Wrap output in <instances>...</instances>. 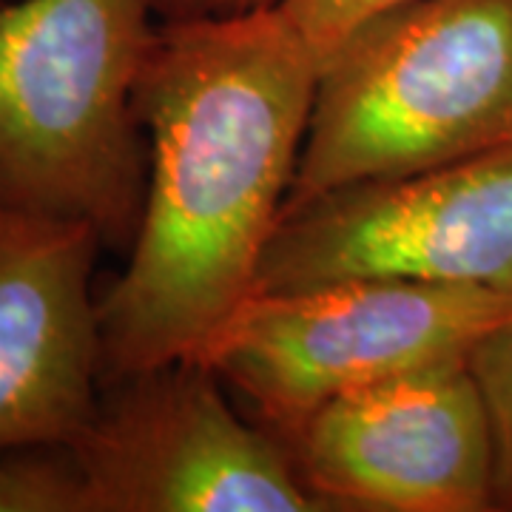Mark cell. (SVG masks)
Segmentation results:
<instances>
[{"instance_id": "cell-1", "label": "cell", "mask_w": 512, "mask_h": 512, "mask_svg": "<svg viewBox=\"0 0 512 512\" xmlns=\"http://www.w3.org/2000/svg\"><path fill=\"white\" fill-rule=\"evenodd\" d=\"M319 60L279 9L160 18L137 114L143 217L97 296L103 379L200 359L259 288L311 123Z\"/></svg>"}, {"instance_id": "cell-2", "label": "cell", "mask_w": 512, "mask_h": 512, "mask_svg": "<svg viewBox=\"0 0 512 512\" xmlns=\"http://www.w3.org/2000/svg\"><path fill=\"white\" fill-rule=\"evenodd\" d=\"M157 35V0L0 6V208L131 251L148 185L137 86Z\"/></svg>"}, {"instance_id": "cell-3", "label": "cell", "mask_w": 512, "mask_h": 512, "mask_svg": "<svg viewBox=\"0 0 512 512\" xmlns=\"http://www.w3.org/2000/svg\"><path fill=\"white\" fill-rule=\"evenodd\" d=\"M507 143L512 0H407L319 60L288 205Z\"/></svg>"}, {"instance_id": "cell-4", "label": "cell", "mask_w": 512, "mask_h": 512, "mask_svg": "<svg viewBox=\"0 0 512 512\" xmlns=\"http://www.w3.org/2000/svg\"><path fill=\"white\" fill-rule=\"evenodd\" d=\"M507 316L512 293L356 276L254 293L200 359L276 436L350 390L467 362Z\"/></svg>"}, {"instance_id": "cell-5", "label": "cell", "mask_w": 512, "mask_h": 512, "mask_svg": "<svg viewBox=\"0 0 512 512\" xmlns=\"http://www.w3.org/2000/svg\"><path fill=\"white\" fill-rule=\"evenodd\" d=\"M89 512H325L285 444L202 359L111 376L72 441Z\"/></svg>"}, {"instance_id": "cell-6", "label": "cell", "mask_w": 512, "mask_h": 512, "mask_svg": "<svg viewBox=\"0 0 512 512\" xmlns=\"http://www.w3.org/2000/svg\"><path fill=\"white\" fill-rule=\"evenodd\" d=\"M356 276L512 293V143L288 205L256 293Z\"/></svg>"}, {"instance_id": "cell-7", "label": "cell", "mask_w": 512, "mask_h": 512, "mask_svg": "<svg viewBox=\"0 0 512 512\" xmlns=\"http://www.w3.org/2000/svg\"><path fill=\"white\" fill-rule=\"evenodd\" d=\"M325 512H490L495 447L467 362L319 404L276 433Z\"/></svg>"}, {"instance_id": "cell-8", "label": "cell", "mask_w": 512, "mask_h": 512, "mask_svg": "<svg viewBox=\"0 0 512 512\" xmlns=\"http://www.w3.org/2000/svg\"><path fill=\"white\" fill-rule=\"evenodd\" d=\"M86 222L0 208V450L74 441L103 384L94 262Z\"/></svg>"}, {"instance_id": "cell-9", "label": "cell", "mask_w": 512, "mask_h": 512, "mask_svg": "<svg viewBox=\"0 0 512 512\" xmlns=\"http://www.w3.org/2000/svg\"><path fill=\"white\" fill-rule=\"evenodd\" d=\"M0 512H89V478L72 441L0 450Z\"/></svg>"}, {"instance_id": "cell-10", "label": "cell", "mask_w": 512, "mask_h": 512, "mask_svg": "<svg viewBox=\"0 0 512 512\" xmlns=\"http://www.w3.org/2000/svg\"><path fill=\"white\" fill-rule=\"evenodd\" d=\"M467 365L493 430L495 510L512 512V316L481 336Z\"/></svg>"}, {"instance_id": "cell-11", "label": "cell", "mask_w": 512, "mask_h": 512, "mask_svg": "<svg viewBox=\"0 0 512 512\" xmlns=\"http://www.w3.org/2000/svg\"><path fill=\"white\" fill-rule=\"evenodd\" d=\"M407 0H282L276 9L302 37L316 60L328 57L365 20Z\"/></svg>"}, {"instance_id": "cell-12", "label": "cell", "mask_w": 512, "mask_h": 512, "mask_svg": "<svg viewBox=\"0 0 512 512\" xmlns=\"http://www.w3.org/2000/svg\"><path fill=\"white\" fill-rule=\"evenodd\" d=\"M282 0H157L160 18H225L274 9Z\"/></svg>"}, {"instance_id": "cell-13", "label": "cell", "mask_w": 512, "mask_h": 512, "mask_svg": "<svg viewBox=\"0 0 512 512\" xmlns=\"http://www.w3.org/2000/svg\"><path fill=\"white\" fill-rule=\"evenodd\" d=\"M0 6H3V0H0Z\"/></svg>"}]
</instances>
